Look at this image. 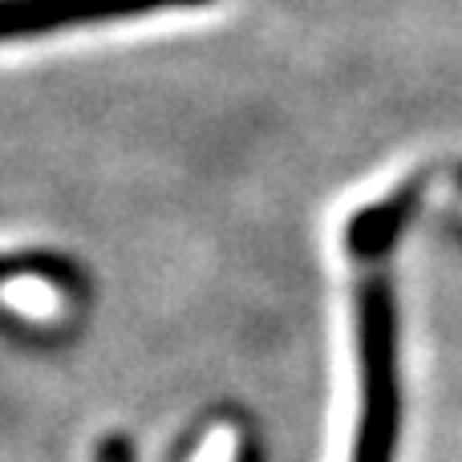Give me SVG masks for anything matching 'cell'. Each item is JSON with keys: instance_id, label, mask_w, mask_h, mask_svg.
<instances>
[{"instance_id": "7a4b0ae2", "label": "cell", "mask_w": 462, "mask_h": 462, "mask_svg": "<svg viewBox=\"0 0 462 462\" xmlns=\"http://www.w3.org/2000/svg\"><path fill=\"white\" fill-rule=\"evenodd\" d=\"M191 5H211V0H0V41H29L73 24Z\"/></svg>"}, {"instance_id": "277c9868", "label": "cell", "mask_w": 462, "mask_h": 462, "mask_svg": "<svg viewBox=\"0 0 462 462\" xmlns=\"http://www.w3.org/2000/svg\"><path fill=\"white\" fill-rule=\"evenodd\" d=\"M5 276H53L61 284H78V272L69 260L49 252H29V255H0V280Z\"/></svg>"}, {"instance_id": "3957f363", "label": "cell", "mask_w": 462, "mask_h": 462, "mask_svg": "<svg viewBox=\"0 0 462 462\" xmlns=\"http://www.w3.org/2000/svg\"><path fill=\"white\" fill-rule=\"evenodd\" d=\"M418 199H422V183H406L398 195H390L377 208L357 211V219L349 224V252L357 260H374V255H385L393 247V239L402 236V227L410 224Z\"/></svg>"}, {"instance_id": "6da1fadb", "label": "cell", "mask_w": 462, "mask_h": 462, "mask_svg": "<svg viewBox=\"0 0 462 462\" xmlns=\"http://www.w3.org/2000/svg\"><path fill=\"white\" fill-rule=\"evenodd\" d=\"M361 341V426L357 462H385L398 422V312L385 276H369L357 300Z\"/></svg>"}]
</instances>
